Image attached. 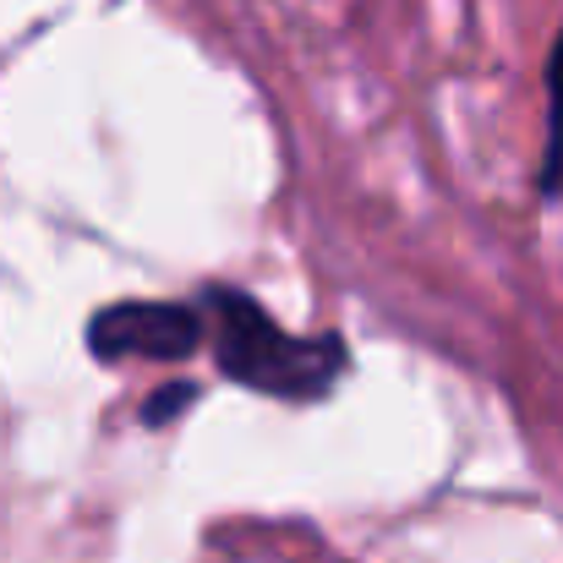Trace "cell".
Returning <instances> with one entry per match:
<instances>
[{
  "label": "cell",
  "instance_id": "obj_4",
  "mask_svg": "<svg viewBox=\"0 0 563 563\" xmlns=\"http://www.w3.org/2000/svg\"><path fill=\"white\" fill-rule=\"evenodd\" d=\"M191 399H197V388H191V383H165V388H154V394H148V405H143V427H170Z\"/></svg>",
  "mask_w": 563,
  "mask_h": 563
},
{
  "label": "cell",
  "instance_id": "obj_1",
  "mask_svg": "<svg viewBox=\"0 0 563 563\" xmlns=\"http://www.w3.org/2000/svg\"><path fill=\"white\" fill-rule=\"evenodd\" d=\"M202 307L213 318V362L241 388H257L274 399H318L351 367V351L340 334H290L246 290L208 285Z\"/></svg>",
  "mask_w": 563,
  "mask_h": 563
},
{
  "label": "cell",
  "instance_id": "obj_3",
  "mask_svg": "<svg viewBox=\"0 0 563 563\" xmlns=\"http://www.w3.org/2000/svg\"><path fill=\"white\" fill-rule=\"evenodd\" d=\"M537 187L542 197H563V27L548 55V148H542Z\"/></svg>",
  "mask_w": 563,
  "mask_h": 563
},
{
  "label": "cell",
  "instance_id": "obj_2",
  "mask_svg": "<svg viewBox=\"0 0 563 563\" xmlns=\"http://www.w3.org/2000/svg\"><path fill=\"white\" fill-rule=\"evenodd\" d=\"M197 345H202V318L181 301H115L88 323V351L99 362H126V356L187 362Z\"/></svg>",
  "mask_w": 563,
  "mask_h": 563
}]
</instances>
